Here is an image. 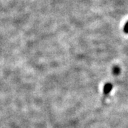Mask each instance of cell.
Returning <instances> with one entry per match:
<instances>
[{
    "instance_id": "7a4b0ae2",
    "label": "cell",
    "mask_w": 128,
    "mask_h": 128,
    "mask_svg": "<svg viewBox=\"0 0 128 128\" xmlns=\"http://www.w3.org/2000/svg\"><path fill=\"white\" fill-rule=\"evenodd\" d=\"M120 68L119 67H118V66H116V67H114V68H113V73L115 74V75H118L120 73Z\"/></svg>"
},
{
    "instance_id": "3957f363",
    "label": "cell",
    "mask_w": 128,
    "mask_h": 128,
    "mask_svg": "<svg viewBox=\"0 0 128 128\" xmlns=\"http://www.w3.org/2000/svg\"><path fill=\"white\" fill-rule=\"evenodd\" d=\"M124 32L125 34H128V22L127 23L124 24Z\"/></svg>"
},
{
    "instance_id": "6da1fadb",
    "label": "cell",
    "mask_w": 128,
    "mask_h": 128,
    "mask_svg": "<svg viewBox=\"0 0 128 128\" xmlns=\"http://www.w3.org/2000/svg\"><path fill=\"white\" fill-rule=\"evenodd\" d=\"M112 86L111 84H106L105 85V88H104V93L105 95H108L110 93V92L112 90Z\"/></svg>"
}]
</instances>
